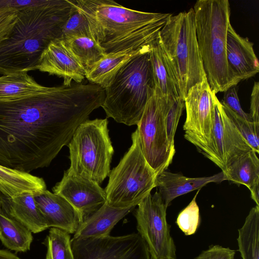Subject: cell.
Here are the masks:
<instances>
[{
	"mask_svg": "<svg viewBox=\"0 0 259 259\" xmlns=\"http://www.w3.org/2000/svg\"><path fill=\"white\" fill-rule=\"evenodd\" d=\"M108 124L107 118L86 120L67 145L70 161L68 170L99 185L109 176L114 153Z\"/></svg>",
	"mask_w": 259,
	"mask_h": 259,
	"instance_id": "cell-8",
	"label": "cell"
},
{
	"mask_svg": "<svg viewBox=\"0 0 259 259\" xmlns=\"http://www.w3.org/2000/svg\"><path fill=\"white\" fill-rule=\"evenodd\" d=\"M52 190L75 208L80 215L82 223L106 202L105 190L99 184L68 169Z\"/></svg>",
	"mask_w": 259,
	"mask_h": 259,
	"instance_id": "cell-14",
	"label": "cell"
},
{
	"mask_svg": "<svg viewBox=\"0 0 259 259\" xmlns=\"http://www.w3.org/2000/svg\"><path fill=\"white\" fill-rule=\"evenodd\" d=\"M0 259H21L15 254L6 250L0 249Z\"/></svg>",
	"mask_w": 259,
	"mask_h": 259,
	"instance_id": "cell-39",
	"label": "cell"
},
{
	"mask_svg": "<svg viewBox=\"0 0 259 259\" xmlns=\"http://www.w3.org/2000/svg\"><path fill=\"white\" fill-rule=\"evenodd\" d=\"M0 240L7 248L16 252L30 250L32 232L23 225L0 210Z\"/></svg>",
	"mask_w": 259,
	"mask_h": 259,
	"instance_id": "cell-25",
	"label": "cell"
},
{
	"mask_svg": "<svg viewBox=\"0 0 259 259\" xmlns=\"http://www.w3.org/2000/svg\"><path fill=\"white\" fill-rule=\"evenodd\" d=\"M150 50L124 64L104 89L101 107L107 117L128 126L138 124L155 91Z\"/></svg>",
	"mask_w": 259,
	"mask_h": 259,
	"instance_id": "cell-5",
	"label": "cell"
},
{
	"mask_svg": "<svg viewBox=\"0 0 259 259\" xmlns=\"http://www.w3.org/2000/svg\"><path fill=\"white\" fill-rule=\"evenodd\" d=\"M222 105L227 116L252 147L253 150L258 154L259 153V124L247 121L227 106L223 104Z\"/></svg>",
	"mask_w": 259,
	"mask_h": 259,
	"instance_id": "cell-30",
	"label": "cell"
},
{
	"mask_svg": "<svg viewBox=\"0 0 259 259\" xmlns=\"http://www.w3.org/2000/svg\"><path fill=\"white\" fill-rule=\"evenodd\" d=\"M49 89L38 83L27 72L3 75L0 77V102L22 99Z\"/></svg>",
	"mask_w": 259,
	"mask_h": 259,
	"instance_id": "cell-24",
	"label": "cell"
},
{
	"mask_svg": "<svg viewBox=\"0 0 259 259\" xmlns=\"http://www.w3.org/2000/svg\"><path fill=\"white\" fill-rule=\"evenodd\" d=\"M62 40L79 60L86 72L107 54L90 36H73Z\"/></svg>",
	"mask_w": 259,
	"mask_h": 259,
	"instance_id": "cell-28",
	"label": "cell"
},
{
	"mask_svg": "<svg viewBox=\"0 0 259 259\" xmlns=\"http://www.w3.org/2000/svg\"><path fill=\"white\" fill-rule=\"evenodd\" d=\"M2 209V208H1V200H0V210Z\"/></svg>",
	"mask_w": 259,
	"mask_h": 259,
	"instance_id": "cell-40",
	"label": "cell"
},
{
	"mask_svg": "<svg viewBox=\"0 0 259 259\" xmlns=\"http://www.w3.org/2000/svg\"><path fill=\"white\" fill-rule=\"evenodd\" d=\"M70 234L56 228H50L42 242L47 247L46 259H74Z\"/></svg>",
	"mask_w": 259,
	"mask_h": 259,
	"instance_id": "cell-29",
	"label": "cell"
},
{
	"mask_svg": "<svg viewBox=\"0 0 259 259\" xmlns=\"http://www.w3.org/2000/svg\"><path fill=\"white\" fill-rule=\"evenodd\" d=\"M74 259H152L138 233L71 240Z\"/></svg>",
	"mask_w": 259,
	"mask_h": 259,
	"instance_id": "cell-12",
	"label": "cell"
},
{
	"mask_svg": "<svg viewBox=\"0 0 259 259\" xmlns=\"http://www.w3.org/2000/svg\"><path fill=\"white\" fill-rule=\"evenodd\" d=\"M19 10L8 0H0V42L6 39L14 26Z\"/></svg>",
	"mask_w": 259,
	"mask_h": 259,
	"instance_id": "cell-34",
	"label": "cell"
},
{
	"mask_svg": "<svg viewBox=\"0 0 259 259\" xmlns=\"http://www.w3.org/2000/svg\"><path fill=\"white\" fill-rule=\"evenodd\" d=\"M150 55L155 91L166 98L180 97L177 80L165 57L158 36L151 46Z\"/></svg>",
	"mask_w": 259,
	"mask_h": 259,
	"instance_id": "cell-23",
	"label": "cell"
},
{
	"mask_svg": "<svg viewBox=\"0 0 259 259\" xmlns=\"http://www.w3.org/2000/svg\"><path fill=\"white\" fill-rule=\"evenodd\" d=\"M33 194L26 193L14 198L0 194L2 209L33 233L48 228L45 218L38 208Z\"/></svg>",
	"mask_w": 259,
	"mask_h": 259,
	"instance_id": "cell-19",
	"label": "cell"
},
{
	"mask_svg": "<svg viewBox=\"0 0 259 259\" xmlns=\"http://www.w3.org/2000/svg\"><path fill=\"white\" fill-rule=\"evenodd\" d=\"M215 95L205 79L191 87L184 99L186 110L183 126L184 137L209 159L212 142Z\"/></svg>",
	"mask_w": 259,
	"mask_h": 259,
	"instance_id": "cell-11",
	"label": "cell"
},
{
	"mask_svg": "<svg viewBox=\"0 0 259 259\" xmlns=\"http://www.w3.org/2000/svg\"><path fill=\"white\" fill-rule=\"evenodd\" d=\"M214 109L209 160L224 171L242 155L253 150L227 116L216 95Z\"/></svg>",
	"mask_w": 259,
	"mask_h": 259,
	"instance_id": "cell-13",
	"label": "cell"
},
{
	"mask_svg": "<svg viewBox=\"0 0 259 259\" xmlns=\"http://www.w3.org/2000/svg\"><path fill=\"white\" fill-rule=\"evenodd\" d=\"M70 1L72 4V9L64 26L61 38L64 39L81 35L91 36L85 18L73 5L71 0Z\"/></svg>",
	"mask_w": 259,
	"mask_h": 259,
	"instance_id": "cell-33",
	"label": "cell"
},
{
	"mask_svg": "<svg viewBox=\"0 0 259 259\" xmlns=\"http://www.w3.org/2000/svg\"><path fill=\"white\" fill-rule=\"evenodd\" d=\"M166 101V98L155 91L137 125L141 150L157 176L166 170L172 162L176 151L167 137Z\"/></svg>",
	"mask_w": 259,
	"mask_h": 259,
	"instance_id": "cell-9",
	"label": "cell"
},
{
	"mask_svg": "<svg viewBox=\"0 0 259 259\" xmlns=\"http://www.w3.org/2000/svg\"><path fill=\"white\" fill-rule=\"evenodd\" d=\"M168 64L177 80L180 97L206 79L198 45L193 8L171 15L158 34Z\"/></svg>",
	"mask_w": 259,
	"mask_h": 259,
	"instance_id": "cell-6",
	"label": "cell"
},
{
	"mask_svg": "<svg viewBox=\"0 0 259 259\" xmlns=\"http://www.w3.org/2000/svg\"><path fill=\"white\" fill-rule=\"evenodd\" d=\"M166 99L165 123L167 137L170 145L175 147V136L180 117L185 107V102L180 97Z\"/></svg>",
	"mask_w": 259,
	"mask_h": 259,
	"instance_id": "cell-32",
	"label": "cell"
},
{
	"mask_svg": "<svg viewBox=\"0 0 259 259\" xmlns=\"http://www.w3.org/2000/svg\"><path fill=\"white\" fill-rule=\"evenodd\" d=\"M134 208H116L106 202L81 224L73 238H100L109 236L114 226Z\"/></svg>",
	"mask_w": 259,
	"mask_h": 259,
	"instance_id": "cell-20",
	"label": "cell"
},
{
	"mask_svg": "<svg viewBox=\"0 0 259 259\" xmlns=\"http://www.w3.org/2000/svg\"><path fill=\"white\" fill-rule=\"evenodd\" d=\"M152 44L135 51L106 54L86 72L85 78L90 83L105 89L124 64L134 57L149 51Z\"/></svg>",
	"mask_w": 259,
	"mask_h": 259,
	"instance_id": "cell-22",
	"label": "cell"
},
{
	"mask_svg": "<svg viewBox=\"0 0 259 259\" xmlns=\"http://www.w3.org/2000/svg\"><path fill=\"white\" fill-rule=\"evenodd\" d=\"M135 212L138 233L145 241L152 259H176V246L166 220V209L158 192L151 193Z\"/></svg>",
	"mask_w": 259,
	"mask_h": 259,
	"instance_id": "cell-10",
	"label": "cell"
},
{
	"mask_svg": "<svg viewBox=\"0 0 259 259\" xmlns=\"http://www.w3.org/2000/svg\"><path fill=\"white\" fill-rule=\"evenodd\" d=\"M259 82L255 81L252 88L250 113L252 121L255 124H259Z\"/></svg>",
	"mask_w": 259,
	"mask_h": 259,
	"instance_id": "cell-37",
	"label": "cell"
},
{
	"mask_svg": "<svg viewBox=\"0 0 259 259\" xmlns=\"http://www.w3.org/2000/svg\"><path fill=\"white\" fill-rule=\"evenodd\" d=\"M46 190L42 178L0 164V194L14 198L26 193L35 195Z\"/></svg>",
	"mask_w": 259,
	"mask_h": 259,
	"instance_id": "cell-21",
	"label": "cell"
},
{
	"mask_svg": "<svg viewBox=\"0 0 259 259\" xmlns=\"http://www.w3.org/2000/svg\"><path fill=\"white\" fill-rule=\"evenodd\" d=\"M224 92L223 100L220 102L221 104L245 120L252 121L249 113L245 112L241 106L236 86L229 88Z\"/></svg>",
	"mask_w": 259,
	"mask_h": 259,
	"instance_id": "cell-35",
	"label": "cell"
},
{
	"mask_svg": "<svg viewBox=\"0 0 259 259\" xmlns=\"http://www.w3.org/2000/svg\"><path fill=\"white\" fill-rule=\"evenodd\" d=\"M253 44L247 37L238 34L231 23L227 34L226 55L228 67L237 85L241 80L253 77L259 71V63Z\"/></svg>",
	"mask_w": 259,
	"mask_h": 259,
	"instance_id": "cell-16",
	"label": "cell"
},
{
	"mask_svg": "<svg viewBox=\"0 0 259 259\" xmlns=\"http://www.w3.org/2000/svg\"><path fill=\"white\" fill-rule=\"evenodd\" d=\"M259 206L249 211L238 230V250L242 259H259Z\"/></svg>",
	"mask_w": 259,
	"mask_h": 259,
	"instance_id": "cell-27",
	"label": "cell"
},
{
	"mask_svg": "<svg viewBox=\"0 0 259 259\" xmlns=\"http://www.w3.org/2000/svg\"><path fill=\"white\" fill-rule=\"evenodd\" d=\"M85 18L91 36L107 54L151 45L171 15L144 12L113 0H71Z\"/></svg>",
	"mask_w": 259,
	"mask_h": 259,
	"instance_id": "cell-3",
	"label": "cell"
},
{
	"mask_svg": "<svg viewBox=\"0 0 259 259\" xmlns=\"http://www.w3.org/2000/svg\"><path fill=\"white\" fill-rule=\"evenodd\" d=\"M36 205L48 228H56L74 234L82 220L78 212L64 197L46 190L34 195Z\"/></svg>",
	"mask_w": 259,
	"mask_h": 259,
	"instance_id": "cell-17",
	"label": "cell"
},
{
	"mask_svg": "<svg viewBox=\"0 0 259 259\" xmlns=\"http://www.w3.org/2000/svg\"><path fill=\"white\" fill-rule=\"evenodd\" d=\"M63 78V85L69 86L72 80L81 83L86 71L77 57L61 38L50 42L42 53L37 69Z\"/></svg>",
	"mask_w": 259,
	"mask_h": 259,
	"instance_id": "cell-15",
	"label": "cell"
},
{
	"mask_svg": "<svg viewBox=\"0 0 259 259\" xmlns=\"http://www.w3.org/2000/svg\"><path fill=\"white\" fill-rule=\"evenodd\" d=\"M197 192L189 204L178 214L176 223L186 236L194 234L197 231L200 221L199 208L196 198Z\"/></svg>",
	"mask_w": 259,
	"mask_h": 259,
	"instance_id": "cell-31",
	"label": "cell"
},
{
	"mask_svg": "<svg viewBox=\"0 0 259 259\" xmlns=\"http://www.w3.org/2000/svg\"><path fill=\"white\" fill-rule=\"evenodd\" d=\"M104 98L89 83L0 102V164L28 173L48 167Z\"/></svg>",
	"mask_w": 259,
	"mask_h": 259,
	"instance_id": "cell-1",
	"label": "cell"
},
{
	"mask_svg": "<svg viewBox=\"0 0 259 259\" xmlns=\"http://www.w3.org/2000/svg\"><path fill=\"white\" fill-rule=\"evenodd\" d=\"M72 9L70 0H37L19 8L10 33L0 42V74L36 70L50 42L61 38Z\"/></svg>",
	"mask_w": 259,
	"mask_h": 259,
	"instance_id": "cell-2",
	"label": "cell"
},
{
	"mask_svg": "<svg viewBox=\"0 0 259 259\" xmlns=\"http://www.w3.org/2000/svg\"><path fill=\"white\" fill-rule=\"evenodd\" d=\"M197 40L207 82L212 93L236 85L227 63V34L231 10L228 0H199L193 8Z\"/></svg>",
	"mask_w": 259,
	"mask_h": 259,
	"instance_id": "cell-4",
	"label": "cell"
},
{
	"mask_svg": "<svg viewBox=\"0 0 259 259\" xmlns=\"http://www.w3.org/2000/svg\"><path fill=\"white\" fill-rule=\"evenodd\" d=\"M223 172L211 176L189 178L166 170L156 178V187L165 206L167 207L176 198L201 188L210 183H220L225 181Z\"/></svg>",
	"mask_w": 259,
	"mask_h": 259,
	"instance_id": "cell-18",
	"label": "cell"
},
{
	"mask_svg": "<svg viewBox=\"0 0 259 259\" xmlns=\"http://www.w3.org/2000/svg\"><path fill=\"white\" fill-rule=\"evenodd\" d=\"M236 251L219 245L210 246L194 259H235Z\"/></svg>",
	"mask_w": 259,
	"mask_h": 259,
	"instance_id": "cell-36",
	"label": "cell"
},
{
	"mask_svg": "<svg viewBox=\"0 0 259 259\" xmlns=\"http://www.w3.org/2000/svg\"><path fill=\"white\" fill-rule=\"evenodd\" d=\"M132 140L128 150L110 171L104 189L106 203L113 208L135 207L156 187L157 175L142 153L137 130Z\"/></svg>",
	"mask_w": 259,
	"mask_h": 259,
	"instance_id": "cell-7",
	"label": "cell"
},
{
	"mask_svg": "<svg viewBox=\"0 0 259 259\" xmlns=\"http://www.w3.org/2000/svg\"><path fill=\"white\" fill-rule=\"evenodd\" d=\"M257 153L250 150L239 157L222 171L225 180L243 185L249 189L259 182V159Z\"/></svg>",
	"mask_w": 259,
	"mask_h": 259,
	"instance_id": "cell-26",
	"label": "cell"
},
{
	"mask_svg": "<svg viewBox=\"0 0 259 259\" xmlns=\"http://www.w3.org/2000/svg\"><path fill=\"white\" fill-rule=\"evenodd\" d=\"M249 190L251 199L255 202L256 205L259 206V182L254 184Z\"/></svg>",
	"mask_w": 259,
	"mask_h": 259,
	"instance_id": "cell-38",
	"label": "cell"
}]
</instances>
